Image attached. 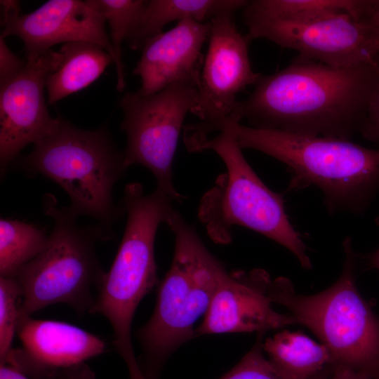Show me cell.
<instances>
[{"instance_id": "obj_14", "label": "cell", "mask_w": 379, "mask_h": 379, "mask_svg": "<svg viewBox=\"0 0 379 379\" xmlns=\"http://www.w3.org/2000/svg\"><path fill=\"white\" fill-rule=\"evenodd\" d=\"M26 61V60H25ZM60 61L52 49L26 61L21 73L0 87V171L2 177L20 151L53 132L60 117L53 118L44 97L46 75Z\"/></svg>"}, {"instance_id": "obj_10", "label": "cell", "mask_w": 379, "mask_h": 379, "mask_svg": "<svg viewBox=\"0 0 379 379\" xmlns=\"http://www.w3.org/2000/svg\"><path fill=\"white\" fill-rule=\"evenodd\" d=\"M234 14L212 18L208 46L201 69L197 101L191 113L199 121L184 126L186 147L219 132L232 121L237 95L255 85L261 74L252 69L246 35L238 29Z\"/></svg>"}, {"instance_id": "obj_5", "label": "cell", "mask_w": 379, "mask_h": 379, "mask_svg": "<svg viewBox=\"0 0 379 379\" xmlns=\"http://www.w3.org/2000/svg\"><path fill=\"white\" fill-rule=\"evenodd\" d=\"M242 149L228 124L215 135L187 148L190 152H215L226 168L200 200L198 217L208 235L215 243L227 244L232 241V228L244 227L286 248L303 268L310 269L305 244L288 219L283 195L260 180Z\"/></svg>"}, {"instance_id": "obj_16", "label": "cell", "mask_w": 379, "mask_h": 379, "mask_svg": "<svg viewBox=\"0 0 379 379\" xmlns=\"http://www.w3.org/2000/svg\"><path fill=\"white\" fill-rule=\"evenodd\" d=\"M258 274L227 273L220 282L195 336L241 332H265L298 324L293 315L276 312L271 306Z\"/></svg>"}, {"instance_id": "obj_29", "label": "cell", "mask_w": 379, "mask_h": 379, "mask_svg": "<svg viewBox=\"0 0 379 379\" xmlns=\"http://www.w3.org/2000/svg\"><path fill=\"white\" fill-rule=\"evenodd\" d=\"M0 379H31L17 368L8 364L0 365Z\"/></svg>"}, {"instance_id": "obj_21", "label": "cell", "mask_w": 379, "mask_h": 379, "mask_svg": "<svg viewBox=\"0 0 379 379\" xmlns=\"http://www.w3.org/2000/svg\"><path fill=\"white\" fill-rule=\"evenodd\" d=\"M48 235L22 221L0 220V277H15L19 270L39 255Z\"/></svg>"}, {"instance_id": "obj_19", "label": "cell", "mask_w": 379, "mask_h": 379, "mask_svg": "<svg viewBox=\"0 0 379 379\" xmlns=\"http://www.w3.org/2000/svg\"><path fill=\"white\" fill-rule=\"evenodd\" d=\"M270 361L287 379H314L328 365L333 367L328 349L300 332L284 331L262 345Z\"/></svg>"}, {"instance_id": "obj_1", "label": "cell", "mask_w": 379, "mask_h": 379, "mask_svg": "<svg viewBox=\"0 0 379 379\" xmlns=\"http://www.w3.org/2000/svg\"><path fill=\"white\" fill-rule=\"evenodd\" d=\"M377 58V57H376ZM334 67L298 55L262 75L232 121L256 128L350 140L360 133L377 83V59Z\"/></svg>"}, {"instance_id": "obj_26", "label": "cell", "mask_w": 379, "mask_h": 379, "mask_svg": "<svg viewBox=\"0 0 379 379\" xmlns=\"http://www.w3.org/2000/svg\"><path fill=\"white\" fill-rule=\"evenodd\" d=\"M26 61L20 59L0 36V87L9 83L24 69Z\"/></svg>"}, {"instance_id": "obj_28", "label": "cell", "mask_w": 379, "mask_h": 379, "mask_svg": "<svg viewBox=\"0 0 379 379\" xmlns=\"http://www.w3.org/2000/svg\"><path fill=\"white\" fill-rule=\"evenodd\" d=\"M333 370L329 379H371L359 372L345 367L337 366Z\"/></svg>"}, {"instance_id": "obj_12", "label": "cell", "mask_w": 379, "mask_h": 379, "mask_svg": "<svg viewBox=\"0 0 379 379\" xmlns=\"http://www.w3.org/2000/svg\"><path fill=\"white\" fill-rule=\"evenodd\" d=\"M16 334L22 347L5 364L31 379H95L86 361L106 349L100 338L73 324L31 316L20 317Z\"/></svg>"}, {"instance_id": "obj_20", "label": "cell", "mask_w": 379, "mask_h": 379, "mask_svg": "<svg viewBox=\"0 0 379 379\" xmlns=\"http://www.w3.org/2000/svg\"><path fill=\"white\" fill-rule=\"evenodd\" d=\"M359 0H253L243 8L244 20L300 22L350 13L355 17Z\"/></svg>"}, {"instance_id": "obj_27", "label": "cell", "mask_w": 379, "mask_h": 379, "mask_svg": "<svg viewBox=\"0 0 379 379\" xmlns=\"http://www.w3.org/2000/svg\"><path fill=\"white\" fill-rule=\"evenodd\" d=\"M356 18L366 27L379 48V0H359Z\"/></svg>"}, {"instance_id": "obj_4", "label": "cell", "mask_w": 379, "mask_h": 379, "mask_svg": "<svg viewBox=\"0 0 379 379\" xmlns=\"http://www.w3.org/2000/svg\"><path fill=\"white\" fill-rule=\"evenodd\" d=\"M173 201L157 188L146 194L139 182L125 186L119 201L126 215L123 237L89 312L101 314L110 324L114 345L130 379H145L133 350L131 326L139 303L158 281L155 238L174 211Z\"/></svg>"}, {"instance_id": "obj_24", "label": "cell", "mask_w": 379, "mask_h": 379, "mask_svg": "<svg viewBox=\"0 0 379 379\" xmlns=\"http://www.w3.org/2000/svg\"><path fill=\"white\" fill-rule=\"evenodd\" d=\"M259 333L251 350L219 379H287L263 354V343Z\"/></svg>"}, {"instance_id": "obj_13", "label": "cell", "mask_w": 379, "mask_h": 379, "mask_svg": "<svg viewBox=\"0 0 379 379\" xmlns=\"http://www.w3.org/2000/svg\"><path fill=\"white\" fill-rule=\"evenodd\" d=\"M1 36L15 35L23 41L25 60H34L58 44L87 41L114 52L102 15L86 1L50 0L32 13L23 14L18 1L1 0Z\"/></svg>"}, {"instance_id": "obj_17", "label": "cell", "mask_w": 379, "mask_h": 379, "mask_svg": "<svg viewBox=\"0 0 379 379\" xmlns=\"http://www.w3.org/2000/svg\"><path fill=\"white\" fill-rule=\"evenodd\" d=\"M247 0H147L125 39L132 50L141 51L145 41L163 32L167 24L192 19L209 22L214 17L243 9Z\"/></svg>"}, {"instance_id": "obj_3", "label": "cell", "mask_w": 379, "mask_h": 379, "mask_svg": "<svg viewBox=\"0 0 379 379\" xmlns=\"http://www.w3.org/2000/svg\"><path fill=\"white\" fill-rule=\"evenodd\" d=\"M166 225L175 239L172 262L152 316L136 333L145 379H157L171 354L195 336L194 324L206 314L228 273L179 212L174 209Z\"/></svg>"}, {"instance_id": "obj_9", "label": "cell", "mask_w": 379, "mask_h": 379, "mask_svg": "<svg viewBox=\"0 0 379 379\" xmlns=\"http://www.w3.org/2000/svg\"><path fill=\"white\" fill-rule=\"evenodd\" d=\"M197 98L196 84L180 81L149 95L128 91L120 102L121 128L127 140L124 166L139 164L147 168L156 179V188L175 201H180L182 195L173 184V159L184 121Z\"/></svg>"}, {"instance_id": "obj_2", "label": "cell", "mask_w": 379, "mask_h": 379, "mask_svg": "<svg viewBox=\"0 0 379 379\" xmlns=\"http://www.w3.org/2000/svg\"><path fill=\"white\" fill-rule=\"evenodd\" d=\"M228 124L243 149L262 152L286 166L289 190L319 188L331 214L363 213L379 190L378 148L350 140Z\"/></svg>"}, {"instance_id": "obj_8", "label": "cell", "mask_w": 379, "mask_h": 379, "mask_svg": "<svg viewBox=\"0 0 379 379\" xmlns=\"http://www.w3.org/2000/svg\"><path fill=\"white\" fill-rule=\"evenodd\" d=\"M43 205L53 226L44 251L15 276L23 289L20 317L55 304L89 313L105 273L95 246L110 240L112 230L99 222L80 224L79 217L68 206L59 207L51 194L44 196Z\"/></svg>"}, {"instance_id": "obj_7", "label": "cell", "mask_w": 379, "mask_h": 379, "mask_svg": "<svg viewBox=\"0 0 379 379\" xmlns=\"http://www.w3.org/2000/svg\"><path fill=\"white\" fill-rule=\"evenodd\" d=\"M18 167L29 176L39 174L58 184L77 217H91L112 228L125 213L121 204L114 203L112 192L127 170L124 152L105 126L84 130L60 117L55 130L34 142Z\"/></svg>"}, {"instance_id": "obj_6", "label": "cell", "mask_w": 379, "mask_h": 379, "mask_svg": "<svg viewBox=\"0 0 379 379\" xmlns=\"http://www.w3.org/2000/svg\"><path fill=\"white\" fill-rule=\"evenodd\" d=\"M345 259L337 281L312 295L296 293L285 277L272 279L263 270L259 279L272 302L286 307L328 349L333 368L345 367L379 379V320L355 284L356 255L352 240L343 241Z\"/></svg>"}, {"instance_id": "obj_30", "label": "cell", "mask_w": 379, "mask_h": 379, "mask_svg": "<svg viewBox=\"0 0 379 379\" xmlns=\"http://www.w3.org/2000/svg\"><path fill=\"white\" fill-rule=\"evenodd\" d=\"M368 258L371 266L379 270V249L370 254Z\"/></svg>"}, {"instance_id": "obj_18", "label": "cell", "mask_w": 379, "mask_h": 379, "mask_svg": "<svg viewBox=\"0 0 379 379\" xmlns=\"http://www.w3.org/2000/svg\"><path fill=\"white\" fill-rule=\"evenodd\" d=\"M60 61L45 79L48 102L55 104L65 97L86 88L106 67L114 63L102 47L87 41L63 44L59 51Z\"/></svg>"}, {"instance_id": "obj_25", "label": "cell", "mask_w": 379, "mask_h": 379, "mask_svg": "<svg viewBox=\"0 0 379 379\" xmlns=\"http://www.w3.org/2000/svg\"><path fill=\"white\" fill-rule=\"evenodd\" d=\"M376 59L379 68V55ZM360 134L365 139L377 144L379 149V76L368 105Z\"/></svg>"}, {"instance_id": "obj_15", "label": "cell", "mask_w": 379, "mask_h": 379, "mask_svg": "<svg viewBox=\"0 0 379 379\" xmlns=\"http://www.w3.org/2000/svg\"><path fill=\"white\" fill-rule=\"evenodd\" d=\"M211 29L210 22L187 19L147 40L133 70L141 79L138 92L154 94L180 81L199 87L204 61L202 48L208 41Z\"/></svg>"}, {"instance_id": "obj_22", "label": "cell", "mask_w": 379, "mask_h": 379, "mask_svg": "<svg viewBox=\"0 0 379 379\" xmlns=\"http://www.w3.org/2000/svg\"><path fill=\"white\" fill-rule=\"evenodd\" d=\"M100 13L109 27V39L114 52L117 89L122 92L126 86L121 44L141 11L145 0H86Z\"/></svg>"}, {"instance_id": "obj_11", "label": "cell", "mask_w": 379, "mask_h": 379, "mask_svg": "<svg viewBox=\"0 0 379 379\" xmlns=\"http://www.w3.org/2000/svg\"><path fill=\"white\" fill-rule=\"evenodd\" d=\"M248 41L264 39L298 55L334 67L374 60L379 48L366 27L350 13L300 22L246 20Z\"/></svg>"}, {"instance_id": "obj_23", "label": "cell", "mask_w": 379, "mask_h": 379, "mask_svg": "<svg viewBox=\"0 0 379 379\" xmlns=\"http://www.w3.org/2000/svg\"><path fill=\"white\" fill-rule=\"evenodd\" d=\"M23 289L16 277H0V365L6 363L17 333Z\"/></svg>"}]
</instances>
